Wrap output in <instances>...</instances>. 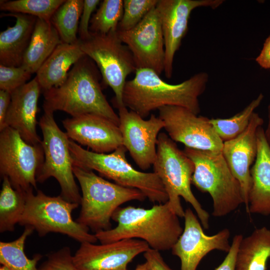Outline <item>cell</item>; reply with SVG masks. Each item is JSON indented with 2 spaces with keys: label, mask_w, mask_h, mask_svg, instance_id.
Instances as JSON below:
<instances>
[{
  "label": "cell",
  "mask_w": 270,
  "mask_h": 270,
  "mask_svg": "<svg viewBox=\"0 0 270 270\" xmlns=\"http://www.w3.org/2000/svg\"><path fill=\"white\" fill-rule=\"evenodd\" d=\"M118 110L122 145L140 169L148 170L155 160L158 137L164 122L153 114L144 120L125 106Z\"/></svg>",
  "instance_id": "cell-14"
},
{
  "label": "cell",
  "mask_w": 270,
  "mask_h": 270,
  "mask_svg": "<svg viewBox=\"0 0 270 270\" xmlns=\"http://www.w3.org/2000/svg\"><path fill=\"white\" fill-rule=\"evenodd\" d=\"M32 74L22 66L0 64V90L12 94L26 84Z\"/></svg>",
  "instance_id": "cell-33"
},
{
  "label": "cell",
  "mask_w": 270,
  "mask_h": 270,
  "mask_svg": "<svg viewBox=\"0 0 270 270\" xmlns=\"http://www.w3.org/2000/svg\"><path fill=\"white\" fill-rule=\"evenodd\" d=\"M263 124L262 118L254 112L246 130L234 138L224 142L222 151L230 171L240 184L243 204L248 214L252 184L250 166L257 155V131Z\"/></svg>",
  "instance_id": "cell-18"
},
{
  "label": "cell",
  "mask_w": 270,
  "mask_h": 270,
  "mask_svg": "<svg viewBox=\"0 0 270 270\" xmlns=\"http://www.w3.org/2000/svg\"><path fill=\"white\" fill-rule=\"evenodd\" d=\"M79 204L70 202L60 195L50 196L40 190L34 194L33 188L26 192V207L18 224L32 228L40 236L50 232L68 236L80 243H95V234L72 218V211Z\"/></svg>",
  "instance_id": "cell-8"
},
{
  "label": "cell",
  "mask_w": 270,
  "mask_h": 270,
  "mask_svg": "<svg viewBox=\"0 0 270 270\" xmlns=\"http://www.w3.org/2000/svg\"><path fill=\"white\" fill-rule=\"evenodd\" d=\"M258 152L250 169L252 184L249 194V214L270 215V146L262 126L257 131Z\"/></svg>",
  "instance_id": "cell-21"
},
{
  "label": "cell",
  "mask_w": 270,
  "mask_h": 270,
  "mask_svg": "<svg viewBox=\"0 0 270 270\" xmlns=\"http://www.w3.org/2000/svg\"><path fill=\"white\" fill-rule=\"evenodd\" d=\"M93 62L86 55L72 66L62 84L43 92L44 111L60 110L72 116L95 114L119 126L118 115L102 92Z\"/></svg>",
  "instance_id": "cell-3"
},
{
  "label": "cell",
  "mask_w": 270,
  "mask_h": 270,
  "mask_svg": "<svg viewBox=\"0 0 270 270\" xmlns=\"http://www.w3.org/2000/svg\"><path fill=\"white\" fill-rule=\"evenodd\" d=\"M145 241L126 238L106 244L81 243L73 256L79 270H122L138 255L150 248Z\"/></svg>",
  "instance_id": "cell-17"
},
{
  "label": "cell",
  "mask_w": 270,
  "mask_h": 270,
  "mask_svg": "<svg viewBox=\"0 0 270 270\" xmlns=\"http://www.w3.org/2000/svg\"><path fill=\"white\" fill-rule=\"evenodd\" d=\"M144 256L152 270H173L165 262L160 251L150 248Z\"/></svg>",
  "instance_id": "cell-37"
},
{
  "label": "cell",
  "mask_w": 270,
  "mask_h": 270,
  "mask_svg": "<svg viewBox=\"0 0 270 270\" xmlns=\"http://www.w3.org/2000/svg\"><path fill=\"white\" fill-rule=\"evenodd\" d=\"M91 34L90 39L80 40L82 50L96 64L103 84L112 90L114 106L118 109L124 107L122 94L126 78L136 70L132 54L117 32Z\"/></svg>",
  "instance_id": "cell-10"
},
{
  "label": "cell",
  "mask_w": 270,
  "mask_h": 270,
  "mask_svg": "<svg viewBox=\"0 0 270 270\" xmlns=\"http://www.w3.org/2000/svg\"><path fill=\"white\" fill-rule=\"evenodd\" d=\"M184 218L183 232L172 248V254L180 260V270H196L202 258L212 250L229 252L231 246L228 229L224 228L213 236H208L190 208L185 210Z\"/></svg>",
  "instance_id": "cell-16"
},
{
  "label": "cell",
  "mask_w": 270,
  "mask_h": 270,
  "mask_svg": "<svg viewBox=\"0 0 270 270\" xmlns=\"http://www.w3.org/2000/svg\"><path fill=\"white\" fill-rule=\"evenodd\" d=\"M156 6L134 28L125 31L118 30L117 33L132 52L136 70L150 69L160 76L164 70L165 50Z\"/></svg>",
  "instance_id": "cell-13"
},
{
  "label": "cell",
  "mask_w": 270,
  "mask_h": 270,
  "mask_svg": "<svg viewBox=\"0 0 270 270\" xmlns=\"http://www.w3.org/2000/svg\"><path fill=\"white\" fill-rule=\"evenodd\" d=\"M183 151L194 165L192 184L200 192L208 193L212 199V216H225L244 203L240 184L222 152L188 147H184Z\"/></svg>",
  "instance_id": "cell-7"
},
{
  "label": "cell",
  "mask_w": 270,
  "mask_h": 270,
  "mask_svg": "<svg viewBox=\"0 0 270 270\" xmlns=\"http://www.w3.org/2000/svg\"><path fill=\"white\" fill-rule=\"evenodd\" d=\"M84 0H65L53 14L50 22L58 31L62 42H78L77 36Z\"/></svg>",
  "instance_id": "cell-27"
},
{
  "label": "cell",
  "mask_w": 270,
  "mask_h": 270,
  "mask_svg": "<svg viewBox=\"0 0 270 270\" xmlns=\"http://www.w3.org/2000/svg\"><path fill=\"white\" fill-rule=\"evenodd\" d=\"M42 89L35 78L11 94V102L5 120V128L17 131L27 143L41 144L36 132L38 100Z\"/></svg>",
  "instance_id": "cell-20"
},
{
  "label": "cell",
  "mask_w": 270,
  "mask_h": 270,
  "mask_svg": "<svg viewBox=\"0 0 270 270\" xmlns=\"http://www.w3.org/2000/svg\"><path fill=\"white\" fill-rule=\"evenodd\" d=\"M152 166L153 172L164 184L172 210L178 217H184V211L180 200L182 196L192 206L203 228H208L210 214L202 208L191 190L194 164L164 132H160L158 136L156 157Z\"/></svg>",
  "instance_id": "cell-6"
},
{
  "label": "cell",
  "mask_w": 270,
  "mask_h": 270,
  "mask_svg": "<svg viewBox=\"0 0 270 270\" xmlns=\"http://www.w3.org/2000/svg\"><path fill=\"white\" fill-rule=\"evenodd\" d=\"M62 41L50 21L37 18L22 64L32 74L36 72L43 63Z\"/></svg>",
  "instance_id": "cell-24"
},
{
  "label": "cell",
  "mask_w": 270,
  "mask_h": 270,
  "mask_svg": "<svg viewBox=\"0 0 270 270\" xmlns=\"http://www.w3.org/2000/svg\"><path fill=\"white\" fill-rule=\"evenodd\" d=\"M73 172L82 192L81 209L76 220L95 233L112 228V216L120 205L146 198L140 190L110 182L92 170L73 165Z\"/></svg>",
  "instance_id": "cell-5"
},
{
  "label": "cell",
  "mask_w": 270,
  "mask_h": 270,
  "mask_svg": "<svg viewBox=\"0 0 270 270\" xmlns=\"http://www.w3.org/2000/svg\"><path fill=\"white\" fill-rule=\"evenodd\" d=\"M268 124L266 130H264V134L266 140L270 146V101L268 106Z\"/></svg>",
  "instance_id": "cell-40"
},
{
  "label": "cell",
  "mask_w": 270,
  "mask_h": 270,
  "mask_svg": "<svg viewBox=\"0 0 270 270\" xmlns=\"http://www.w3.org/2000/svg\"><path fill=\"white\" fill-rule=\"evenodd\" d=\"M70 139L100 154L112 152L122 145L119 126L101 116L88 114L62 120Z\"/></svg>",
  "instance_id": "cell-19"
},
{
  "label": "cell",
  "mask_w": 270,
  "mask_h": 270,
  "mask_svg": "<svg viewBox=\"0 0 270 270\" xmlns=\"http://www.w3.org/2000/svg\"><path fill=\"white\" fill-rule=\"evenodd\" d=\"M158 110V117L164 123V128L176 142H181L185 147L193 149L222 151L223 142L208 118L178 106H166Z\"/></svg>",
  "instance_id": "cell-12"
},
{
  "label": "cell",
  "mask_w": 270,
  "mask_h": 270,
  "mask_svg": "<svg viewBox=\"0 0 270 270\" xmlns=\"http://www.w3.org/2000/svg\"><path fill=\"white\" fill-rule=\"evenodd\" d=\"M65 0H15L0 2V10L20 13L50 21L57 9Z\"/></svg>",
  "instance_id": "cell-31"
},
{
  "label": "cell",
  "mask_w": 270,
  "mask_h": 270,
  "mask_svg": "<svg viewBox=\"0 0 270 270\" xmlns=\"http://www.w3.org/2000/svg\"><path fill=\"white\" fill-rule=\"evenodd\" d=\"M85 56L80 40L72 44L62 42L58 44L36 72L42 92L62 84L70 68Z\"/></svg>",
  "instance_id": "cell-23"
},
{
  "label": "cell",
  "mask_w": 270,
  "mask_h": 270,
  "mask_svg": "<svg viewBox=\"0 0 270 270\" xmlns=\"http://www.w3.org/2000/svg\"><path fill=\"white\" fill-rule=\"evenodd\" d=\"M38 270H79L74 261L70 248L64 246L50 254L47 259L38 268Z\"/></svg>",
  "instance_id": "cell-34"
},
{
  "label": "cell",
  "mask_w": 270,
  "mask_h": 270,
  "mask_svg": "<svg viewBox=\"0 0 270 270\" xmlns=\"http://www.w3.org/2000/svg\"><path fill=\"white\" fill-rule=\"evenodd\" d=\"M124 12L122 0H104L92 16L89 30L92 34L117 32Z\"/></svg>",
  "instance_id": "cell-30"
},
{
  "label": "cell",
  "mask_w": 270,
  "mask_h": 270,
  "mask_svg": "<svg viewBox=\"0 0 270 270\" xmlns=\"http://www.w3.org/2000/svg\"><path fill=\"white\" fill-rule=\"evenodd\" d=\"M112 220L118 224L115 228L94 234L101 244L138 238L147 242L150 248L166 250L172 248L184 230L168 202L149 209L119 207Z\"/></svg>",
  "instance_id": "cell-2"
},
{
  "label": "cell",
  "mask_w": 270,
  "mask_h": 270,
  "mask_svg": "<svg viewBox=\"0 0 270 270\" xmlns=\"http://www.w3.org/2000/svg\"><path fill=\"white\" fill-rule=\"evenodd\" d=\"M0 193V232H13L26 207V192L14 189L6 176L2 177Z\"/></svg>",
  "instance_id": "cell-26"
},
{
  "label": "cell",
  "mask_w": 270,
  "mask_h": 270,
  "mask_svg": "<svg viewBox=\"0 0 270 270\" xmlns=\"http://www.w3.org/2000/svg\"><path fill=\"white\" fill-rule=\"evenodd\" d=\"M0 133V172L12 187L28 192L36 189V174L44 161L42 144L27 143L19 133L6 126Z\"/></svg>",
  "instance_id": "cell-11"
},
{
  "label": "cell",
  "mask_w": 270,
  "mask_h": 270,
  "mask_svg": "<svg viewBox=\"0 0 270 270\" xmlns=\"http://www.w3.org/2000/svg\"><path fill=\"white\" fill-rule=\"evenodd\" d=\"M99 0H84V6L80 16L78 34V38L82 41L90 39L92 34L89 30L90 21L93 12L100 3Z\"/></svg>",
  "instance_id": "cell-35"
},
{
  "label": "cell",
  "mask_w": 270,
  "mask_h": 270,
  "mask_svg": "<svg viewBox=\"0 0 270 270\" xmlns=\"http://www.w3.org/2000/svg\"><path fill=\"white\" fill-rule=\"evenodd\" d=\"M134 73V78L125 84L122 102L142 118L166 106L184 108L197 115L200 113L198 98L206 89L209 80L207 72H198L175 84L164 81L150 69H137Z\"/></svg>",
  "instance_id": "cell-1"
},
{
  "label": "cell",
  "mask_w": 270,
  "mask_h": 270,
  "mask_svg": "<svg viewBox=\"0 0 270 270\" xmlns=\"http://www.w3.org/2000/svg\"><path fill=\"white\" fill-rule=\"evenodd\" d=\"M264 97L262 94H260L241 112L230 118L210 119V123L223 142L234 138L246 130Z\"/></svg>",
  "instance_id": "cell-29"
},
{
  "label": "cell",
  "mask_w": 270,
  "mask_h": 270,
  "mask_svg": "<svg viewBox=\"0 0 270 270\" xmlns=\"http://www.w3.org/2000/svg\"><path fill=\"white\" fill-rule=\"evenodd\" d=\"M256 61L261 68L264 69L270 68V35L265 40Z\"/></svg>",
  "instance_id": "cell-39"
},
{
  "label": "cell",
  "mask_w": 270,
  "mask_h": 270,
  "mask_svg": "<svg viewBox=\"0 0 270 270\" xmlns=\"http://www.w3.org/2000/svg\"><path fill=\"white\" fill-rule=\"evenodd\" d=\"M4 16L16 18L15 24L0 33V64L20 66L30 44L37 18L20 14L8 13Z\"/></svg>",
  "instance_id": "cell-22"
},
{
  "label": "cell",
  "mask_w": 270,
  "mask_h": 270,
  "mask_svg": "<svg viewBox=\"0 0 270 270\" xmlns=\"http://www.w3.org/2000/svg\"><path fill=\"white\" fill-rule=\"evenodd\" d=\"M124 12L118 30H131L136 26L154 8L158 0H124Z\"/></svg>",
  "instance_id": "cell-32"
},
{
  "label": "cell",
  "mask_w": 270,
  "mask_h": 270,
  "mask_svg": "<svg viewBox=\"0 0 270 270\" xmlns=\"http://www.w3.org/2000/svg\"><path fill=\"white\" fill-rule=\"evenodd\" d=\"M69 148L73 165L96 170L122 186L138 189L152 202L159 204L168 201V196L158 175L134 168L126 158L128 150L123 145L110 154H100L86 150L70 139Z\"/></svg>",
  "instance_id": "cell-4"
},
{
  "label": "cell",
  "mask_w": 270,
  "mask_h": 270,
  "mask_svg": "<svg viewBox=\"0 0 270 270\" xmlns=\"http://www.w3.org/2000/svg\"><path fill=\"white\" fill-rule=\"evenodd\" d=\"M242 238L243 236L240 234L234 236L227 256L222 264L214 270H234L236 256Z\"/></svg>",
  "instance_id": "cell-36"
},
{
  "label": "cell",
  "mask_w": 270,
  "mask_h": 270,
  "mask_svg": "<svg viewBox=\"0 0 270 270\" xmlns=\"http://www.w3.org/2000/svg\"><path fill=\"white\" fill-rule=\"evenodd\" d=\"M134 270H152L150 265L146 261L144 263L138 264Z\"/></svg>",
  "instance_id": "cell-41"
},
{
  "label": "cell",
  "mask_w": 270,
  "mask_h": 270,
  "mask_svg": "<svg viewBox=\"0 0 270 270\" xmlns=\"http://www.w3.org/2000/svg\"><path fill=\"white\" fill-rule=\"evenodd\" d=\"M38 124L43 136L41 144L44 158L36 174L37 182L42 183L54 177L60 185V196L70 202L80 204L82 196L74 180L69 148L70 139L57 125L54 112L44 111Z\"/></svg>",
  "instance_id": "cell-9"
},
{
  "label": "cell",
  "mask_w": 270,
  "mask_h": 270,
  "mask_svg": "<svg viewBox=\"0 0 270 270\" xmlns=\"http://www.w3.org/2000/svg\"><path fill=\"white\" fill-rule=\"evenodd\" d=\"M270 260V230L256 228L240 242L234 270H266Z\"/></svg>",
  "instance_id": "cell-25"
},
{
  "label": "cell",
  "mask_w": 270,
  "mask_h": 270,
  "mask_svg": "<svg viewBox=\"0 0 270 270\" xmlns=\"http://www.w3.org/2000/svg\"><path fill=\"white\" fill-rule=\"evenodd\" d=\"M0 270H10L9 268H8L7 266L2 265L0 268Z\"/></svg>",
  "instance_id": "cell-42"
},
{
  "label": "cell",
  "mask_w": 270,
  "mask_h": 270,
  "mask_svg": "<svg viewBox=\"0 0 270 270\" xmlns=\"http://www.w3.org/2000/svg\"><path fill=\"white\" fill-rule=\"evenodd\" d=\"M122 270H128L127 268Z\"/></svg>",
  "instance_id": "cell-43"
},
{
  "label": "cell",
  "mask_w": 270,
  "mask_h": 270,
  "mask_svg": "<svg viewBox=\"0 0 270 270\" xmlns=\"http://www.w3.org/2000/svg\"><path fill=\"white\" fill-rule=\"evenodd\" d=\"M224 2L223 0H158L156 8L164 40V72L166 78L172 76L174 56L188 30L192 12L200 7L215 9Z\"/></svg>",
  "instance_id": "cell-15"
},
{
  "label": "cell",
  "mask_w": 270,
  "mask_h": 270,
  "mask_svg": "<svg viewBox=\"0 0 270 270\" xmlns=\"http://www.w3.org/2000/svg\"><path fill=\"white\" fill-rule=\"evenodd\" d=\"M34 230L25 227L20 236L10 242H0V263L10 270H38L37 264L42 255L36 254L32 258H28L24 252L27 238Z\"/></svg>",
  "instance_id": "cell-28"
},
{
  "label": "cell",
  "mask_w": 270,
  "mask_h": 270,
  "mask_svg": "<svg viewBox=\"0 0 270 270\" xmlns=\"http://www.w3.org/2000/svg\"><path fill=\"white\" fill-rule=\"evenodd\" d=\"M11 98L10 92L0 90V131L5 128L4 120Z\"/></svg>",
  "instance_id": "cell-38"
}]
</instances>
